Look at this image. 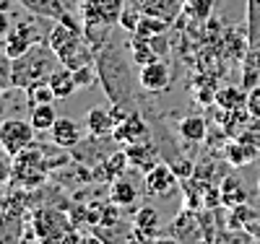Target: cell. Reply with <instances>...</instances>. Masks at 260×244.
Wrapping results in <instances>:
<instances>
[{
  "label": "cell",
  "instance_id": "1",
  "mask_svg": "<svg viewBox=\"0 0 260 244\" xmlns=\"http://www.w3.org/2000/svg\"><path fill=\"white\" fill-rule=\"evenodd\" d=\"M96 73H99V83L104 88L107 99L120 107H130L136 99V83H133V73H130L127 60L120 55V50L115 44H107L96 52Z\"/></svg>",
  "mask_w": 260,
  "mask_h": 244
},
{
  "label": "cell",
  "instance_id": "2",
  "mask_svg": "<svg viewBox=\"0 0 260 244\" xmlns=\"http://www.w3.org/2000/svg\"><path fill=\"white\" fill-rule=\"evenodd\" d=\"M60 68V60L47 39L37 42L29 52L11 60V88L26 91L29 86L39 81H50V76Z\"/></svg>",
  "mask_w": 260,
  "mask_h": 244
},
{
  "label": "cell",
  "instance_id": "3",
  "mask_svg": "<svg viewBox=\"0 0 260 244\" xmlns=\"http://www.w3.org/2000/svg\"><path fill=\"white\" fill-rule=\"evenodd\" d=\"M125 0H81V18H83V37L89 39L94 52L107 47V31L120 24V13Z\"/></svg>",
  "mask_w": 260,
  "mask_h": 244
},
{
  "label": "cell",
  "instance_id": "4",
  "mask_svg": "<svg viewBox=\"0 0 260 244\" xmlns=\"http://www.w3.org/2000/svg\"><path fill=\"white\" fill-rule=\"evenodd\" d=\"M47 42L55 50L60 65H65V68H71V71L81 68V65L96 62V52L89 44V39L83 37V31H76L71 26L60 24V21H55L52 29L47 31Z\"/></svg>",
  "mask_w": 260,
  "mask_h": 244
},
{
  "label": "cell",
  "instance_id": "5",
  "mask_svg": "<svg viewBox=\"0 0 260 244\" xmlns=\"http://www.w3.org/2000/svg\"><path fill=\"white\" fill-rule=\"evenodd\" d=\"M31 226L42 244H78V239L83 236L73 224L71 213L50 205H39L31 211Z\"/></svg>",
  "mask_w": 260,
  "mask_h": 244
},
{
  "label": "cell",
  "instance_id": "6",
  "mask_svg": "<svg viewBox=\"0 0 260 244\" xmlns=\"http://www.w3.org/2000/svg\"><path fill=\"white\" fill-rule=\"evenodd\" d=\"M50 161H47V153L42 146H29L13 156V180L11 185L16 187H24V190H39L45 187L47 180H50Z\"/></svg>",
  "mask_w": 260,
  "mask_h": 244
},
{
  "label": "cell",
  "instance_id": "7",
  "mask_svg": "<svg viewBox=\"0 0 260 244\" xmlns=\"http://www.w3.org/2000/svg\"><path fill=\"white\" fill-rule=\"evenodd\" d=\"M169 231L182 244H213L216 236H219V229L213 226L211 213H201L190 205L180 211V216L172 221Z\"/></svg>",
  "mask_w": 260,
  "mask_h": 244
},
{
  "label": "cell",
  "instance_id": "8",
  "mask_svg": "<svg viewBox=\"0 0 260 244\" xmlns=\"http://www.w3.org/2000/svg\"><path fill=\"white\" fill-rule=\"evenodd\" d=\"M34 141H37V130L31 122L16 120V117L0 122V151H6L11 159L18 156L24 148L34 146Z\"/></svg>",
  "mask_w": 260,
  "mask_h": 244
},
{
  "label": "cell",
  "instance_id": "9",
  "mask_svg": "<svg viewBox=\"0 0 260 244\" xmlns=\"http://www.w3.org/2000/svg\"><path fill=\"white\" fill-rule=\"evenodd\" d=\"M37 42H42V37H39V29L31 24V21H16V24L11 26V31L6 34L3 52L8 55V60H16L24 52H29Z\"/></svg>",
  "mask_w": 260,
  "mask_h": 244
},
{
  "label": "cell",
  "instance_id": "10",
  "mask_svg": "<svg viewBox=\"0 0 260 244\" xmlns=\"http://www.w3.org/2000/svg\"><path fill=\"white\" fill-rule=\"evenodd\" d=\"M138 86L143 88V91L148 94H164L169 91L172 86V71L169 65L161 62V60H154L141 68V76H138Z\"/></svg>",
  "mask_w": 260,
  "mask_h": 244
},
{
  "label": "cell",
  "instance_id": "11",
  "mask_svg": "<svg viewBox=\"0 0 260 244\" xmlns=\"http://www.w3.org/2000/svg\"><path fill=\"white\" fill-rule=\"evenodd\" d=\"M112 141H115V143H122V146L148 141V125L143 122V117H141V115H136V112H127V115H125V117H122V120L115 125Z\"/></svg>",
  "mask_w": 260,
  "mask_h": 244
},
{
  "label": "cell",
  "instance_id": "12",
  "mask_svg": "<svg viewBox=\"0 0 260 244\" xmlns=\"http://www.w3.org/2000/svg\"><path fill=\"white\" fill-rule=\"evenodd\" d=\"M143 177H146V192L151 195H169L180 182V177L167 161H159L156 166H151Z\"/></svg>",
  "mask_w": 260,
  "mask_h": 244
},
{
  "label": "cell",
  "instance_id": "13",
  "mask_svg": "<svg viewBox=\"0 0 260 244\" xmlns=\"http://www.w3.org/2000/svg\"><path fill=\"white\" fill-rule=\"evenodd\" d=\"M130 6L138 8L146 16H156V18H164L169 24H175V18L185 8V0H130Z\"/></svg>",
  "mask_w": 260,
  "mask_h": 244
},
{
  "label": "cell",
  "instance_id": "14",
  "mask_svg": "<svg viewBox=\"0 0 260 244\" xmlns=\"http://www.w3.org/2000/svg\"><path fill=\"white\" fill-rule=\"evenodd\" d=\"M125 156H127L130 166L141 169L143 174H146V171H148L151 166H156V164H159V151H156V146L151 143V141L130 143V146L125 148Z\"/></svg>",
  "mask_w": 260,
  "mask_h": 244
},
{
  "label": "cell",
  "instance_id": "15",
  "mask_svg": "<svg viewBox=\"0 0 260 244\" xmlns=\"http://www.w3.org/2000/svg\"><path fill=\"white\" fill-rule=\"evenodd\" d=\"M81 125L71 117H57V122L50 130V141L60 148H76L81 143Z\"/></svg>",
  "mask_w": 260,
  "mask_h": 244
},
{
  "label": "cell",
  "instance_id": "16",
  "mask_svg": "<svg viewBox=\"0 0 260 244\" xmlns=\"http://www.w3.org/2000/svg\"><path fill=\"white\" fill-rule=\"evenodd\" d=\"M115 115L112 109H104V107H91L89 112H86V127H89L91 135L96 138H112L115 132Z\"/></svg>",
  "mask_w": 260,
  "mask_h": 244
},
{
  "label": "cell",
  "instance_id": "17",
  "mask_svg": "<svg viewBox=\"0 0 260 244\" xmlns=\"http://www.w3.org/2000/svg\"><path fill=\"white\" fill-rule=\"evenodd\" d=\"M96 234L107 244H143L141 234L136 231L133 224H112V226H96Z\"/></svg>",
  "mask_w": 260,
  "mask_h": 244
},
{
  "label": "cell",
  "instance_id": "18",
  "mask_svg": "<svg viewBox=\"0 0 260 244\" xmlns=\"http://www.w3.org/2000/svg\"><path fill=\"white\" fill-rule=\"evenodd\" d=\"M127 156H125V151H115V153H110L91 174H94V180L96 182H107V180H117V177H122L125 174V169H127Z\"/></svg>",
  "mask_w": 260,
  "mask_h": 244
},
{
  "label": "cell",
  "instance_id": "19",
  "mask_svg": "<svg viewBox=\"0 0 260 244\" xmlns=\"http://www.w3.org/2000/svg\"><path fill=\"white\" fill-rule=\"evenodd\" d=\"M257 148H260V146H255L252 141L234 138V141L226 143V148H224L226 164H232V166H245V164H250V161L257 156Z\"/></svg>",
  "mask_w": 260,
  "mask_h": 244
},
{
  "label": "cell",
  "instance_id": "20",
  "mask_svg": "<svg viewBox=\"0 0 260 244\" xmlns=\"http://www.w3.org/2000/svg\"><path fill=\"white\" fill-rule=\"evenodd\" d=\"M26 11H31L34 16H42V18H52V21H60L65 13H68V6L65 0H18Z\"/></svg>",
  "mask_w": 260,
  "mask_h": 244
},
{
  "label": "cell",
  "instance_id": "21",
  "mask_svg": "<svg viewBox=\"0 0 260 244\" xmlns=\"http://www.w3.org/2000/svg\"><path fill=\"white\" fill-rule=\"evenodd\" d=\"M219 192H221V205H226V208H237V205L247 203V190H245L240 177H232V174L224 177Z\"/></svg>",
  "mask_w": 260,
  "mask_h": 244
},
{
  "label": "cell",
  "instance_id": "22",
  "mask_svg": "<svg viewBox=\"0 0 260 244\" xmlns=\"http://www.w3.org/2000/svg\"><path fill=\"white\" fill-rule=\"evenodd\" d=\"M110 200L120 208H130L138 200V187L122 174L117 180H112V185H110Z\"/></svg>",
  "mask_w": 260,
  "mask_h": 244
},
{
  "label": "cell",
  "instance_id": "23",
  "mask_svg": "<svg viewBox=\"0 0 260 244\" xmlns=\"http://www.w3.org/2000/svg\"><path fill=\"white\" fill-rule=\"evenodd\" d=\"M177 130H180V138H182V141H187V143H201V141H206L208 122H206L203 115H187V117L180 120Z\"/></svg>",
  "mask_w": 260,
  "mask_h": 244
},
{
  "label": "cell",
  "instance_id": "24",
  "mask_svg": "<svg viewBox=\"0 0 260 244\" xmlns=\"http://www.w3.org/2000/svg\"><path fill=\"white\" fill-rule=\"evenodd\" d=\"M50 86H52V91L57 99H71L76 91H81L78 83H76V76L71 68H65V65H60V68L50 76Z\"/></svg>",
  "mask_w": 260,
  "mask_h": 244
},
{
  "label": "cell",
  "instance_id": "25",
  "mask_svg": "<svg viewBox=\"0 0 260 244\" xmlns=\"http://www.w3.org/2000/svg\"><path fill=\"white\" fill-rule=\"evenodd\" d=\"M133 226H136V231L141 234L143 241L151 239V236H156V231H159V213L151 205H141L136 211V216H133Z\"/></svg>",
  "mask_w": 260,
  "mask_h": 244
},
{
  "label": "cell",
  "instance_id": "26",
  "mask_svg": "<svg viewBox=\"0 0 260 244\" xmlns=\"http://www.w3.org/2000/svg\"><path fill=\"white\" fill-rule=\"evenodd\" d=\"M213 101H216V107H221L224 112H232V109L247 107V94L242 91V88H237V86H224V88H219V91L213 94Z\"/></svg>",
  "mask_w": 260,
  "mask_h": 244
},
{
  "label": "cell",
  "instance_id": "27",
  "mask_svg": "<svg viewBox=\"0 0 260 244\" xmlns=\"http://www.w3.org/2000/svg\"><path fill=\"white\" fill-rule=\"evenodd\" d=\"M130 57H133L136 65H148L159 60V52L154 47V39H141V37H130Z\"/></svg>",
  "mask_w": 260,
  "mask_h": 244
},
{
  "label": "cell",
  "instance_id": "28",
  "mask_svg": "<svg viewBox=\"0 0 260 244\" xmlns=\"http://www.w3.org/2000/svg\"><path fill=\"white\" fill-rule=\"evenodd\" d=\"M172 24L169 21H164V18H156V16H141V24H138V29L130 34V37H141V39H161L164 34H167V29H169Z\"/></svg>",
  "mask_w": 260,
  "mask_h": 244
},
{
  "label": "cell",
  "instance_id": "29",
  "mask_svg": "<svg viewBox=\"0 0 260 244\" xmlns=\"http://www.w3.org/2000/svg\"><path fill=\"white\" fill-rule=\"evenodd\" d=\"M29 122L34 125L37 132H50L52 125L57 122V112L52 109V104H39V107H31L29 112Z\"/></svg>",
  "mask_w": 260,
  "mask_h": 244
},
{
  "label": "cell",
  "instance_id": "30",
  "mask_svg": "<svg viewBox=\"0 0 260 244\" xmlns=\"http://www.w3.org/2000/svg\"><path fill=\"white\" fill-rule=\"evenodd\" d=\"M260 44V0H247V50Z\"/></svg>",
  "mask_w": 260,
  "mask_h": 244
},
{
  "label": "cell",
  "instance_id": "31",
  "mask_svg": "<svg viewBox=\"0 0 260 244\" xmlns=\"http://www.w3.org/2000/svg\"><path fill=\"white\" fill-rule=\"evenodd\" d=\"M52 99H57V96H55V91H52L50 81H39V83H34V86L26 88V101H29V107L52 104Z\"/></svg>",
  "mask_w": 260,
  "mask_h": 244
},
{
  "label": "cell",
  "instance_id": "32",
  "mask_svg": "<svg viewBox=\"0 0 260 244\" xmlns=\"http://www.w3.org/2000/svg\"><path fill=\"white\" fill-rule=\"evenodd\" d=\"M213 244H257L255 234H250L247 229H221Z\"/></svg>",
  "mask_w": 260,
  "mask_h": 244
},
{
  "label": "cell",
  "instance_id": "33",
  "mask_svg": "<svg viewBox=\"0 0 260 244\" xmlns=\"http://www.w3.org/2000/svg\"><path fill=\"white\" fill-rule=\"evenodd\" d=\"M141 16H143V13H141L138 8L125 6V8H122V13H120V24H117V26H120V29H125L127 34H133V31L138 29V24H141Z\"/></svg>",
  "mask_w": 260,
  "mask_h": 244
},
{
  "label": "cell",
  "instance_id": "34",
  "mask_svg": "<svg viewBox=\"0 0 260 244\" xmlns=\"http://www.w3.org/2000/svg\"><path fill=\"white\" fill-rule=\"evenodd\" d=\"M73 76H76V83H78V88H89L96 78H99V73H96V65L91 62V65H81V68H76L73 71Z\"/></svg>",
  "mask_w": 260,
  "mask_h": 244
},
{
  "label": "cell",
  "instance_id": "35",
  "mask_svg": "<svg viewBox=\"0 0 260 244\" xmlns=\"http://www.w3.org/2000/svg\"><path fill=\"white\" fill-rule=\"evenodd\" d=\"M185 6L195 21H206L211 8H213V0H185Z\"/></svg>",
  "mask_w": 260,
  "mask_h": 244
},
{
  "label": "cell",
  "instance_id": "36",
  "mask_svg": "<svg viewBox=\"0 0 260 244\" xmlns=\"http://www.w3.org/2000/svg\"><path fill=\"white\" fill-rule=\"evenodd\" d=\"M167 164L175 169V174L180 177V180L185 182V180H190V177L195 174V166H192V161L190 159H185V156H177V159H167Z\"/></svg>",
  "mask_w": 260,
  "mask_h": 244
},
{
  "label": "cell",
  "instance_id": "37",
  "mask_svg": "<svg viewBox=\"0 0 260 244\" xmlns=\"http://www.w3.org/2000/svg\"><path fill=\"white\" fill-rule=\"evenodd\" d=\"M247 112L252 115V120L260 122V83L247 91Z\"/></svg>",
  "mask_w": 260,
  "mask_h": 244
},
{
  "label": "cell",
  "instance_id": "38",
  "mask_svg": "<svg viewBox=\"0 0 260 244\" xmlns=\"http://www.w3.org/2000/svg\"><path fill=\"white\" fill-rule=\"evenodd\" d=\"M8 31H11V18H8L6 8H0V42H6Z\"/></svg>",
  "mask_w": 260,
  "mask_h": 244
},
{
  "label": "cell",
  "instance_id": "39",
  "mask_svg": "<svg viewBox=\"0 0 260 244\" xmlns=\"http://www.w3.org/2000/svg\"><path fill=\"white\" fill-rule=\"evenodd\" d=\"M143 244H182L177 236H151V239H146Z\"/></svg>",
  "mask_w": 260,
  "mask_h": 244
},
{
  "label": "cell",
  "instance_id": "40",
  "mask_svg": "<svg viewBox=\"0 0 260 244\" xmlns=\"http://www.w3.org/2000/svg\"><path fill=\"white\" fill-rule=\"evenodd\" d=\"M78 244H107V241H104V239L94 231V234H83V236L78 239Z\"/></svg>",
  "mask_w": 260,
  "mask_h": 244
},
{
  "label": "cell",
  "instance_id": "41",
  "mask_svg": "<svg viewBox=\"0 0 260 244\" xmlns=\"http://www.w3.org/2000/svg\"><path fill=\"white\" fill-rule=\"evenodd\" d=\"M6 96V81H0V99Z\"/></svg>",
  "mask_w": 260,
  "mask_h": 244
},
{
  "label": "cell",
  "instance_id": "42",
  "mask_svg": "<svg viewBox=\"0 0 260 244\" xmlns=\"http://www.w3.org/2000/svg\"><path fill=\"white\" fill-rule=\"evenodd\" d=\"M3 6H6V0H0V8H3Z\"/></svg>",
  "mask_w": 260,
  "mask_h": 244
},
{
  "label": "cell",
  "instance_id": "43",
  "mask_svg": "<svg viewBox=\"0 0 260 244\" xmlns=\"http://www.w3.org/2000/svg\"><path fill=\"white\" fill-rule=\"evenodd\" d=\"M257 190H260V177H257Z\"/></svg>",
  "mask_w": 260,
  "mask_h": 244
}]
</instances>
